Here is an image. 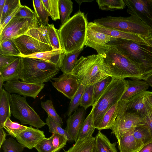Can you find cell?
Returning a JSON list of instances; mask_svg holds the SVG:
<instances>
[{
    "label": "cell",
    "instance_id": "cell-12",
    "mask_svg": "<svg viewBox=\"0 0 152 152\" xmlns=\"http://www.w3.org/2000/svg\"><path fill=\"white\" fill-rule=\"evenodd\" d=\"M44 83L33 84L19 80L7 81L4 84L5 90L10 94H16L36 99L43 88Z\"/></svg>",
    "mask_w": 152,
    "mask_h": 152
},
{
    "label": "cell",
    "instance_id": "cell-2",
    "mask_svg": "<svg viewBox=\"0 0 152 152\" xmlns=\"http://www.w3.org/2000/svg\"><path fill=\"white\" fill-rule=\"evenodd\" d=\"M109 45L115 48L138 67L143 72L145 79L152 74V47L150 45L118 38L110 41Z\"/></svg>",
    "mask_w": 152,
    "mask_h": 152
},
{
    "label": "cell",
    "instance_id": "cell-55",
    "mask_svg": "<svg viewBox=\"0 0 152 152\" xmlns=\"http://www.w3.org/2000/svg\"><path fill=\"white\" fill-rule=\"evenodd\" d=\"M151 87H152V74L148 76L145 80Z\"/></svg>",
    "mask_w": 152,
    "mask_h": 152
},
{
    "label": "cell",
    "instance_id": "cell-52",
    "mask_svg": "<svg viewBox=\"0 0 152 152\" xmlns=\"http://www.w3.org/2000/svg\"><path fill=\"white\" fill-rule=\"evenodd\" d=\"M137 152H152V141L143 145Z\"/></svg>",
    "mask_w": 152,
    "mask_h": 152
},
{
    "label": "cell",
    "instance_id": "cell-30",
    "mask_svg": "<svg viewBox=\"0 0 152 152\" xmlns=\"http://www.w3.org/2000/svg\"><path fill=\"white\" fill-rule=\"evenodd\" d=\"M83 50V49H81L75 53H66L60 69L63 73L69 74L72 72L77 60V57Z\"/></svg>",
    "mask_w": 152,
    "mask_h": 152
},
{
    "label": "cell",
    "instance_id": "cell-40",
    "mask_svg": "<svg viewBox=\"0 0 152 152\" xmlns=\"http://www.w3.org/2000/svg\"><path fill=\"white\" fill-rule=\"evenodd\" d=\"M27 126L12 121L8 118L4 122L3 128L8 133L13 137H16L19 133L25 130Z\"/></svg>",
    "mask_w": 152,
    "mask_h": 152
},
{
    "label": "cell",
    "instance_id": "cell-41",
    "mask_svg": "<svg viewBox=\"0 0 152 152\" xmlns=\"http://www.w3.org/2000/svg\"><path fill=\"white\" fill-rule=\"evenodd\" d=\"M45 121L50 132L58 134L67 138L68 141L71 142L74 141L65 129H63L62 126L50 117L48 116Z\"/></svg>",
    "mask_w": 152,
    "mask_h": 152
},
{
    "label": "cell",
    "instance_id": "cell-1",
    "mask_svg": "<svg viewBox=\"0 0 152 152\" xmlns=\"http://www.w3.org/2000/svg\"><path fill=\"white\" fill-rule=\"evenodd\" d=\"M84 13L78 11L58 29L62 48L66 53H75L83 49L88 28Z\"/></svg>",
    "mask_w": 152,
    "mask_h": 152
},
{
    "label": "cell",
    "instance_id": "cell-32",
    "mask_svg": "<svg viewBox=\"0 0 152 152\" xmlns=\"http://www.w3.org/2000/svg\"><path fill=\"white\" fill-rule=\"evenodd\" d=\"M33 6L38 20L41 23L45 26L48 24L49 16L46 10L42 0L32 1Z\"/></svg>",
    "mask_w": 152,
    "mask_h": 152
},
{
    "label": "cell",
    "instance_id": "cell-4",
    "mask_svg": "<svg viewBox=\"0 0 152 152\" xmlns=\"http://www.w3.org/2000/svg\"><path fill=\"white\" fill-rule=\"evenodd\" d=\"M60 69L54 64L39 59L21 58L19 79L29 83H44L51 80Z\"/></svg>",
    "mask_w": 152,
    "mask_h": 152
},
{
    "label": "cell",
    "instance_id": "cell-22",
    "mask_svg": "<svg viewBox=\"0 0 152 152\" xmlns=\"http://www.w3.org/2000/svg\"><path fill=\"white\" fill-rule=\"evenodd\" d=\"M127 87L119 101L130 98L142 92L146 91L149 85L145 81L138 79L126 80Z\"/></svg>",
    "mask_w": 152,
    "mask_h": 152
},
{
    "label": "cell",
    "instance_id": "cell-18",
    "mask_svg": "<svg viewBox=\"0 0 152 152\" xmlns=\"http://www.w3.org/2000/svg\"><path fill=\"white\" fill-rule=\"evenodd\" d=\"M15 138L18 142L24 148L31 149L46 137L43 131L30 126L18 134Z\"/></svg>",
    "mask_w": 152,
    "mask_h": 152
},
{
    "label": "cell",
    "instance_id": "cell-3",
    "mask_svg": "<svg viewBox=\"0 0 152 152\" xmlns=\"http://www.w3.org/2000/svg\"><path fill=\"white\" fill-rule=\"evenodd\" d=\"M102 56L105 70L108 76L118 79L128 77L145 80L143 72L140 68L113 46H111Z\"/></svg>",
    "mask_w": 152,
    "mask_h": 152
},
{
    "label": "cell",
    "instance_id": "cell-24",
    "mask_svg": "<svg viewBox=\"0 0 152 152\" xmlns=\"http://www.w3.org/2000/svg\"><path fill=\"white\" fill-rule=\"evenodd\" d=\"M10 94L3 88L0 89V127L3 128L5 121L11 117Z\"/></svg>",
    "mask_w": 152,
    "mask_h": 152
},
{
    "label": "cell",
    "instance_id": "cell-8",
    "mask_svg": "<svg viewBox=\"0 0 152 152\" xmlns=\"http://www.w3.org/2000/svg\"><path fill=\"white\" fill-rule=\"evenodd\" d=\"M10 104L13 116L22 124H28L37 129L47 125L34 108L27 102L26 97L16 94H10Z\"/></svg>",
    "mask_w": 152,
    "mask_h": 152
},
{
    "label": "cell",
    "instance_id": "cell-58",
    "mask_svg": "<svg viewBox=\"0 0 152 152\" xmlns=\"http://www.w3.org/2000/svg\"><path fill=\"white\" fill-rule=\"evenodd\" d=\"M148 43L152 47V34L147 38Z\"/></svg>",
    "mask_w": 152,
    "mask_h": 152
},
{
    "label": "cell",
    "instance_id": "cell-53",
    "mask_svg": "<svg viewBox=\"0 0 152 152\" xmlns=\"http://www.w3.org/2000/svg\"><path fill=\"white\" fill-rule=\"evenodd\" d=\"M7 134L3 128L0 127V148L1 149L2 144L6 139Z\"/></svg>",
    "mask_w": 152,
    "mask_h": 152
},
{
    "label": "cell",
    "instance_id": "cell-6",
    "mask_svg": "<svg viewBox=\"0 0 152 152\" xmlns=\"http://www.w3.org/2000/svg\"><path fill=\"white\" fill-rule=\"evenodd\" d=\"M127 87L125 79H113L97 101L94 104L95 128L99 125L104 114L113 105L117 103Z\"/></svg>",
    "mask_w": 152,
    "mask_h": 152
},
{
    "label": "cell",
    "instance_id": "cell-5",
    "mask_svg": "<svg viewBox=\"0 0 152 152\" xmlns=\"http://www.w3.org/2000/svg\"><path fill=\"white\" fill-rule=\"evenodd\" d=\"M70 74L75 76L80 84L86 87L108 76L105 70L103 56L98 54L81 56L77 59Z\"/></svg>",
    "mask_w": 152,
    "mask_h": 152
},
{
    "label": "cell",
    "instance_id": "cell-51",
    "mask_svg": "<svg viewBox=\"0 0 152 152\" xmlns=\"http://www.w3.org/2000/svg\"><path fill=\"white\" fill-rule=\"evenodd\" d=\"M21 5V3H20L14 10L5 19L2 24L0 25V33L2 31L10 21L15 17Z\"/></svg>",
    "mask_w": 152,
    "mask_h": 152
},
{
    "label": "cell",
    "instance_id": "cell-16",
    "mask_svg": "<svg viewBox=\"0 0 152 152\" xmlns=\"http://www.w3.org/2000/svg\"><path fill=\"white\" fill-rule=\"evenodd\" d=\"M147 91L140 92L128 99L118 102V115L125 112L138 114L143 117L146 113L145 99Z\"/></svg>",
    "mask_w": 152,
    "mask_h": 152
},
{
    "label": "cell",
    "instance_id": "cell-57",
    "mask_svg": "<svg viewBox=\"0 0 152 152\" xmlns=\"http://www.w3.org/2000/svg\"><path fill=\"white\" fill-rule=\"evenodd\" d=\"M77 3L80 6L83 2H91L94 0H75Z\"/></svg>",
    "mask_w": 152,
    "mask_h": 152
},
{
    "label": "cell",
    "instance_id": "cell-59",
    "mask_svg": "<svg viewBox=\"0 0 152 152\" xmlns=\"http://www.w3.org/2000/svg\"><path fill=\"white\" fill-rule=\"evenodd\" d=\"M4 81L2 78L0 77V89L2 88V86L4 85L3 83Z\"/></svg>",
    "mask_w": 152,
    "mask_h": 152
},
{
    "label": "cell",
    "instance_id": "cell-29",
    "mask_svg": "<svg viewBox=\"0 0 152 152\" xmlns=\"http://www.w3.org/2000/svg\"><path fill=\"white\" fill-rule=\"evenodd\" d=\"M25 35L29 36L41 42L50 45L47 26H45L40 23L38 27L31 29L27 32Z\"/></svg>",
    "mask_w": 152,
    "mask_h": 152
},
{
    "label": "cell",
    "instance_id": "cell-45",
    "mask_svg": "<svg viewBox=\"0 0 152 152\" xmlns=\"http://www.w3.org/2000/svg\"><path fill=\"white\" fill-rule=\"evenodd\" d=\"M20 3V0H6L2 13L0 16V25Z\"/></svg>",
    "mask_w": 152,
    "mask_h": 152
},
{
    "label": "cell",
    "instance_id": "cell-31",
    "mask_svg": "<svg viewBox=\"0 0 152 152\" xmlns=\"http://www.w3.org/2000/svg\"><path fill=\"white\" fill-rule=\"evenodd\" d=\"M134 137L144 145L152 141V136L146 124L140 125L132 130Z\"/></svg>",
    "mask_w": 152,
    "mask_h": 152
},
{
    "label": "cell",
    "instance_id": "cell-20",
    "mask_svg": "<svg viewBox=\"0 0 152 152\" xmlns=\"http://www.w3.org/2000/svg\"><path fill=\"white\" fill-rule=\"evenodd\" d=\"M132 130L121 133L116 137L120 152H137L143 146L134 136Z\"/></svg>",
    "mask_w": 152,
    "mask_h": 152
},
{
    "label": "cell",
    "instance_id": "cell-10",
    "mask_svg": "<svg viewBox=\"0 0 152 152\" xmlns=\"http://www.w3.org/2000/svg\"><path fill=\"white\" fill-rule=\"evenodd\" d=\"M127 12L135 16L152 29V0H123Z\"/></svg>",
    "mask_w": 152,
    "mask_h": 152
},
{
    "label": "cell",
    "instance_id": "cell-38",
    "mask_svg": "<svg viewBox=\"0 0 152 152\" xmlns=\"http://www.w3.org/2000/svg\"><path fill=\"white\" fill-rule=\"evenodd\" d=\"M86 87L80 84L77 91L71 99L67 110L64 114L65 117L71 115L80 106L82 96Z\"/></svg>",
    "mask_w": 152,
    "mask_h": 152
},
{
    "label": "cell",
    "instance_id": "cell-13",
    "mask_svg": "<svg viewBox=\"0 0 152 152\" xmlns=\"http://www.w3.org/2000/svg\"><path fill=\"white\" fill-rule=\"evenodd\" d=\"M12 40L21 55H29L53 50L50 45L27 35H23Z\"/></svg>",
    "mask_w": 152,
    "mask_h": 152
},
{
    "label": "cell",
    "instance_id": "cell-15",
    "mask_svg": "<svg viewBox=\"0 0 152 152\" xmlns=\"http://www.w3.org/2000/svg\"><path fill=\"white\" fill-rule=\"evenodd\" d=\"M50 81L53 86L68 98L71 99L78 90L80 83L77 77L70 74H63Z\"/></svg>",
    "mask_w": 152,
    "mask_h": 152
},
{
    "label": "cell",
    "instance_id": "cell-42",
    "mask_svg": "<svg viewBox=\"0 0 152 152\" xmlns=\"http://www.w3.org/2000/svg\"><path fill=\"white\" fill-rule=\"evenodd\" d=\"M42 108L47 113L48 116L59 124L61 126L63 125L62 118L58 115L54 108L52 101L47 100L45 102H41Z\"/></svg>",
    "mask_w": 152,
    "mask_h": 152
},
{
    "label": "cell",
    "instance_id": "cell-43",
    "mask_svg": "<svg viewBox=\"0 0 152 152\" xmlns=\"http://www.w3.org/2000/svg\"><path fill=\"white\" fill-rule=\"evenodd\" d=\"M94 84L86 87L82 96L80 106L85 110L93 105Z\"/></svg>",
    "mask_w": 152,
    "mask_h": 152
},
{
    "label": "cell",
    "instance_id": "cell-11",
    "mask_svg": "<svg viewBox=\"0 0 152 152\" xmlns=\"http://www.w3.org/2000/svg\"><path fill=\"white\" fill-rule=\"evenodd\" d=\"M146 124L143 117L135 113L125 112L118 115L111 129L116 137L120 134L133 129L136 126Z\"/></svg>",
    "mask_w": 152,
    "mask_h": 152
},
{
    "label": "cell",
    "instance_id": "cell-39",
    "mask_svg": "<svg viewBox=\"0 0 152 152\" xmlns=\"http://www.w3.org/2000/svg\"><path fill=\"white\" fill-rule=\"evenodd\" d=\"M47 26L49 39L53 50H63L61 44L58 29H56L53 24Z\"/></svg>",
    "mask_w": 152,
    "mask_h": 152
},
{
    "label": "cell",
    "instance_id": "cell-33",
    "mask_svg": "<svg viewBox=\"0 0 152 152\" xmlns=\"http://www.w3.org/2000/svg\"><path fill=\"white\" fill-rule=\"evenodd\" d=\"M96 1L99 8L103 10L123 9L126 6L123 0H97Z\"/></svg>",
    "mask_w": 152,
    "mask_h": 152
},
{
    "label": "cell",
    "instance_id": "cell-7",
    "mask_svg": "<svg viewBox=\"0 0 152 152\" xmlns=\"http://www.w3.org/2000/svg\"><path fill=\"white\" fill-rule=\"evenodd\" d=\"M94 22L122 31L139 35L147 38L152 34V28L138 18L108 16L96 19Z\"/></svg>",
    "mask_w": 152,
    "mask_h": 152
},
{
    "label": "cell",
    "instance_id": "cell-34",
    "mask_svg": "<svg viewBox=\"0 0 152 152\" xmlns=\"http://www.w3.org/2000/svg\"><path fill=\"white\" fill-rule=\"evenodd\" d=\"M113 79L108 76L100 80L94 84V104L97 101Z\"/></svg>",
    "mask_w": 152,
    "mask_h": 152
},
{
    "label": "cell",
    "instance_id": "cell-54",
    "mask_svg": "<svg viewBox=\"0 0 152 152\" xmlns=\"http://www.w3.org/2000/svg\"><path fill=\"white\" fill-rule=\"evenodd\" d=\"M145 99L152 107V92L147 91Z\"/></svg>",
    "mask_w": 152,
    "mask_h": 152
},
{
    "label": "cell",
    "instance_id": "cell-28",
    "mask_svg": "<svg viewBox=\"0 0 152 152\" xmlns=\"http://www.w3.org/2000/svg\"><path fill=\"white\" fill-rule=\"evenodd\" d=\"M94 105L90 113L85 119L80 131L78 139H81L89 136H92L96 129L94 125Z\"/></svg>",
    "mask_w": 152,
    "mask_h": 152
},
{
    "label": "cell",
    "instance_id": "cell-17",
    "mask_svg": "<svg viewBox=\"0 0 152 152\" xmlns=\"http://www.w3.org/2000/svg\"><path fill=\"white\" fill-rule=\"evenodd\" d=\"M88 27L114 38L131 40L150 45L147 38L139 35L122 31L92 22L88 23Z\"/></svg>",
    "mask_w": 152,
    "mask_h": 152
},
{
    "label": "cell",
    "instance_id": "cell-23",
    "mask_svg": "<svg viewBox=\"0 0 152 152\" xmlns=\"http://www.w3.org/2000/svg\"><path fill=\"white\" fill-rule=\"evenodd\" d=\"M116 143H111L107 137L100 131L95 137L92 152H118Z\"/></svg>",
    "mask_w": 152,
    "mask_h": 152
},
{
    "label": "cell",
    "instance_id": "cell-25",
    "mask_svg": "<svg viewBox=\"0 0 152 152\" xmlns=\"http://www.w3.org/2000/svg\"><path fill=\"white\" fill-rule=\"evenodd\" d=\"M21 58H18L11 64L0 70V77L4 81L19 79L18 72Z\"/></svg>",
    "mask_w": 152,
    "mask_h": 152
},
{
    "label": "cell",
    "instance_id": "cell-46",
    "mask_svg": "<svg viewBox=\"0 0 152 152\" xmlns=\"http://www.w3.org/2000/svg\"><path fill=\"white\" fill-rule=\"evenodd\" d=\"M54 149L53 152H58L66 144L68 139L56 133H52L50 136Z\"/></svg>",
    "mask_w": 152,
    "mask_h": 152
},
{
    "label": "cell",
    "instance_id": "cell-35",
    "mask_svg": "<svg viewBox=\"0 0 152 152\" xmlns=\"http://www.w3.org/2000/svg\"><path fill=\"white\" fill-rule=\"evenodd\" d=\"M42 1L49 16L53 20L60 19L59 0H42Z\"/></svg>",
    "mask_w": 152,
    "mask_h": 152
},
{
    "label": "cell",
    "instance_id": "cell-44",
    "mask_svg": "<svg viewBox=\"0 0 152 152\" xmlns=\"http://www.w3.org/2000/svg\"><path fill=\"white\" fill-rule=\"evenodd\" d=\"M1 148L4 152H23L24 147L11 137L6 140Z\"/></svg>",
    "mask_w": 152,
    "mask_h": 152
},
{
    "label": "cell",
    "instance_id": "cell-56",
    "mask_svg": "<svg viewBox=\"0 0 152 152\" xmlns=\"http://www.w3.org/2000/svg\"><path fill=\"white\" fill-rule=\"evenodd\" d=\"M6 0H0V16L1 15Z\"/></svg>",
    "mask_w": 152,
    "mask_h": 152
},
{
    "label": "cell",
    "instance_id": "cell-27",
    "mask_svg": "<svg viewBox=\"0 0 152 152\" xmlns=\"http://www.w3.org/2000/svg\"><path fill=\"white\" fill-rule=\"evenodd\" d=\"M95 137L89 136L78 139L73 146L64 152H92Z\"/></svg>",
    "mask_w": 152,
    "mask_h": 152
},
{
    "label": "cell",
    "instance_id": "cell-37",
    "mask_svg": "<svg viewBox=\"0 0 152 152\" xmlns=\"http://www.w3.org/2000/svg\"><path fill=\"white\" fill-rule=\"evenodd\" d=\"M59 11L61 25L66 22L70 18L73 11V3L71 0H59Z\"/></svg>",
    "mask_w": 152,
    "mask_h": 152
},
{
    "label": "cell",
    "instance_id": "cell-19",
    "mask_svg": "<svg viewBox=\"0 0 152 152\" xmlns=\"http://www.w3.org/2000/svg\"><path fill=\"white\" fill-rule=\"evenodd\" d=\"M86 110L84 108H78L66 120V126L65 129L76 142L85 119Z\"/></svg>",
    "mask_w": 152,
    "mask_h": 152
},
{
    "label": "cell",
    "instance_id": "cell-47",
    "mask_svg": "<svg viewBox=\"0 0 152 152\" xmlns=\"http://www.w3.org/2000/svg\"><path fill=\"white\" fill-rule=\"evenodd\" d=\"M38 152H53L52 139L50 137L45 138L40 141L34 147Z\"/></svg>",
    "mask_w": 152,
    "mask_h": 152
},
{
    "label": "cell",
    "instance_id": "cell-21",
    "mask_svg": "<svg viewBox=\"0 0 152 152\" xmlns=\"http://www.w3.org/2000/svg\"><path fill=\"white\" fill-rule=\"evenodd\" d=\"M66 53L63 50H53L29 55H21L19 57L39 59L54 64L60 69Z\"/></svg>",
    "mask_w": 152,
    "mask_h": 152
},
{
    "label": "cell",
    "instance_id": "cell-48",
    "mask_svg": "<svg viewBox=\"0 0 152 152\" xmlns=\"http://www.w3.org/2000/svg\"><path fill=\"white\" fill-rule=\"evenodd\" d=\"M36 16L34 11L26 6L21 5L15 17L33 19Z\"/></svg>",
    "mask_w": 152,
    "mask_h": 152
},
{
    "label": "cell",
    "instance_id": "cell-50",
    "mask_svg": "<svg viewBox=\"0 0 152 152\" xmlns=\"http://www.w3.org/2000/svg\"><path fill=\"white\" fill-rule=\"evenodd\" d=\"M18 57L0 55V70L5 67L15 60Z\"/></svg>",
    "mask_w": 152,
    "mask_h": 152
},
{
    "label": "cell",
    "instance_id": "cell-9",
    "mask_svg": "<svg viewBox=\"0 0 152 152\" xmlns=\"http://www.w3.org/2000/svg\"><path fill=\"white\" fill-rule=\"evenodd\" d=\"M39 23L37 16L33 19L15 17L0 33V43L25 35L31 29L38 27Z\"/></svg>",
    "mask_w": 152,
    "mask_h": 152
},
{
    "label": "cell",
    "instance_id": "cell-26",
    "mask_svg": "<svg viewBox=\"0 0 152 152\" xmlns=\"http://www.w3.org/2000/svg\"><path fill=\"white\" fill-rule=\"evenodd\" d=\"M118 113V103L112 105L106 112L96 129L99 131L111 129L114 125Z\"/></svg>",
    "mask_w": 152,
    "mask_h": 152
},
{
    "label": "cell",
    "instance_id": "cell-14",
    "mask_svg": "<svg viewBox=\"0 0 152 152\" xmlns=\"http://www.w3.org/2000/svg\"><path fill=\"white\" fill-rule=\"evenodd\" d=\"M115 38L88 27L84 46L94 49L98 54L103 56L111 47L109 42Z\"/></svg>",
    "mask_w": 152,
    "mask_h": 152
},
{
    "label": "cell",
    "instance_id": "cell-36",
    "mask_svg": "<svg viewBox=\"0 0 152 152\" xmlns=\"http://www.w3.org/2000/svg\"><path fill=\"white\" fill-rule=\"evenodd\" d=\"M0 55L18 57L21 54L13 40H8L0 43Z\"/></svg>",
    "mask_w": 152,
    "mask_h": 152
},
{
    "label": "cell",
    "instance_id": "cell-49",
    "mask_svg": "<svg viewBox=\"0 0 152 152\" xmlns=\"http://www.w3.org/2000/svg\"><path fill=\"white\" fill-rule=\"evenodd\" d=\"M146 113L143 118L152 136V107L145 99Z\"/></svg>",
    "mask_w": 152,
    "mask_h": 152
}]
</instances>
